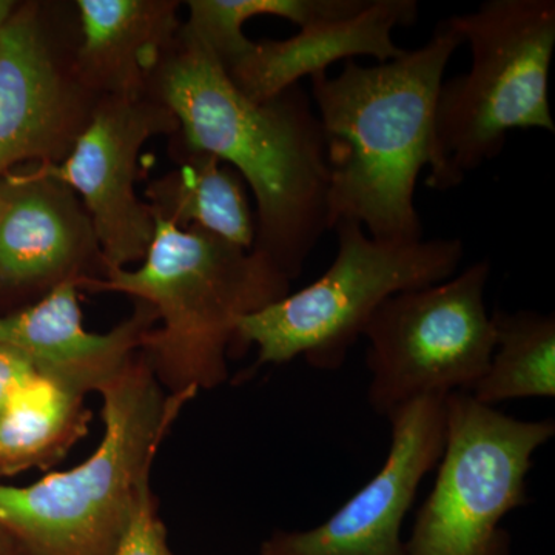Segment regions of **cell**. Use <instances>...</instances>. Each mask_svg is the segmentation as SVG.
Masks as SVG:
<instances>
[{
	"mask_svg": "<svg viewBox=\"0 0 555 555\" xmlns=\"http://www.w3.org/2000/svg\"><path fill=\"white\" fill-rule=\"evenodd\" d=\"M369 0H189L184 21L196 39L228 68L251 46L244 24L257 16L281 17L299 28L346 20L366 9Z\"/></svg>",
	"mask_w": 555,
	"mask_h": 555,
	"instance_id": "19",
	"label": "cell"
},
{
	"mask_svg": "<svg viewBox=\"0 0 555 555\" xmlns=\"http://www.w3.org/2000/svg\"><path fill=\"white\" fill-rule=\"evenodd\" d=\"M178 130L173 113L152 93L101 98L68 158L42 166L82 201L105 269H126L147 257L155 217L137 193L139 153L149 139Z\"/></svg>",
	"mask_w": 555,
	"mask_h": 555,
	"instance_id": "10",
	"label": "cell"
},
{
	"mask_svg": "<svg viewBox=\"0 0 555 555\" xmlns=\"http://www.w3.org/2000/svg\"><path fill=\"white\" fill-rule=\"evenodd\" d=\"M171 142L170 156L178 167L145 189L152 214L179 229L201 230L254 250L257 218L238 171L210 153L184 149L175 139Z\"/></svg>",
	"mask_w": 555,
	"mask_h": 555,
	"instance_id": "16",
	"label": "cell"
},
{
	"mask_svg": "<svg viewBox=\"0 0 555 555\" xmlns=\"http://www.w3.org/2000/svg\"><path fill=\"white\" fill-rule=\"evenodd\" d=\"M24 184L0 222V292L36 301L64 283L105 273L96 232L82 201L40 164H28Z\"/></svg>",
	"mask_w": 555,
	"mask_h": 555,
	"instance_id": "12",
	"label": "cell"
},
{
	"mask_svg": "<svg viewBox=\"0 0 555 555\" xmlns=\"http://www.w3.org/2000/svg\"><path fill=\"white\" fill-rule=\"evenodd\" d=\"M35 372V366L22 353L9 346L0 345V411L14 390Z\"/></svg>",
	"mask_w": 555,
	"mask_h": 555,
	"instance_id": "21",
	"label": "cell"
},
{
	"mask_svg": "<svg viewBox=\"0 0 555 555\" xmlns=\"http://www.w3.org/2000/svg\"><path fill=\"white\" fill-rule=\"evenodd\" d=\"M104 437L80 465L0 485V526L28 555H113L164 438L198 390H164L139 352L102 386Z\"/></svg>",
	"mask_w": 555,
	"mask_h": 555,
	"instance_id": "4",
	"label": "cell"
},
{
	"mask_svg": "<svg viewBox=\"0 0 555 555\" xmlns=\"http://www.w3.org/2000/svg\"><path fill=\"white\" fill-rule=\"evenodd\" d=\"M76 3L27 2L0 28V181L24 164L57 166L101 98L78 68Z\"/></svg>",
	"mask_w": 555,
	"mask_h": 555,
	"instance_id": "9",
	"label": "cell"
},
{
	"mask_svg": "<svg viewBox=\"0 0 555 555\" xmlns=\"http://www.w3.org/2000/svg\"><path fill=\"white\" fill-rule=\"evenodd\" d=\"M462 43L443 21L425 46L396 60H350L334 78L310 76L327 142L328 230L349 219L372 240H423L415 185L433 164L438 91Z\"/></svg>",
	"mask_w": 555,
	"mask_h": 555,
	"instance_id": "2",
	"label": "cell"
},
{
	"mask_svg": "<svg viewBox=\"0 0 555 555\" xmlns=\"http://www.w3.org/2000/svg\"><path fill=\"white\" fill-rule=\"evenodd\" d=\"M0 555H28L2 526H0Z\"/></svg>",
	"mask_w": 555,
	"mask_h": 555,
	"instance_id": "23",
	"label": "cell"
},
{
	"mask_svg": "<svg viewBox=\"0 0 555 555\" xmlns=\"http://www.w3.org/2000/svg\"><path fill=\"white\" fill-rule=\"evenodd\" d=\"M390 448L382 469L334 516L309 531H278L261 555H404L401 526L447 438V397H422L386 416Z\"/></svg>",
	"mask_w": 555,
	"mask_h": 555,
	"instance_id": "11",
	"label": "cell"
},
{
	"mask_svg": "<svg viewBox=\"0 0 555 555\" xmlns=\"http://www.w3.org/2000/svg\"><path fill=\"white\" fill-rule=\"evenodd\" d=\"M554 436L553 418L525 422L470 393H449L436 483L404 555H509L503 518L529 502L532 456Z\"/></svg>",
	"mask_w": 555,
	"mask_h": 555,
	"instance_id": "7",
	"label": "cell"
},
{
	"mask_svg": "<svg viewBox=\"0 0 555 555\" xmlns=\"http://www.w3.org/2000/svg\"><path fill=\"white\" fill-rule=\"evenodd\" d=\"M14 10H16V3L11 2V0H0V28L7 24Z\"/></svg>",
	"mask_w": 555,
	"mask_h": 555,
	"instance_id": "24",
	"label": "cell"
},
{
	"mask_svg": "<svg viewBox=\"0 0 555 555\" xmlns=\"http://www.w3.org/2000/svg\"><path fill=\"white\" fill-rule=\"evenodd\" d=\"M78 68L98 98H134L149 82L184 21L177 0H76Z\"/></svg>",
	"mask_w": 555,
	"mask_h": 555,
	"instance_id": "15",
	"label": "cell"
},
{
	"mask_svg": "<svg viewBox=\"0 0 555 555\" xmlns=\"http://www.w3.org/2000/svg\"><path fill=\"white\" fill-rule=\"evenodd\" d=\"M25 170H13L0 181V222L9 214L14 199L20 195L22 184H24Z\"/></svg>",
	"mask_w": 555,
	"mask_h": 555,
	"instance_id": "22",
	"label": "cell"
},
{
	"mask_svg": "<svg viewBox=\"0 0 555 555\" xmlns=\"http://www.w3.org/2000/svg\"><path fill=\"white\" fill-rule=\"evenodd\" d=\"M291 283L257 250L155 217V238L138 269H105L79 288L129 295L155 309L160 326L141 352L160 386L178 393L228 382L240 321L286 297Z\"/></svg>",
	"mask_w": 555,
	"mask_h": 555,
	"instance_id": "3",
	"label": "cell"
},
{
	"mask_svg": "<svg viewBox=\"0 0 555 555\" xmlns=\"http://www.w3.org/2000/svg\"><path fill=\"white\" fill-rule=\"evenodd\" d=\"M178 119L170 139L233 167L254 193L257 240L294 281L328 230L327 142L301 83L255 101L182 24L149 82Z\"/></svg>",
	"mask_w": 555,
	"mask_h": 555,
	"instance_id": "1",
	"label": "cell"
},
{
	"mask_svg": "<svg viewBox=\"0 0 555 555\" xmlns=\"http://www.w3.org/2000/svg\"><path fill=\"white\" fill-rule=\"evenodd\" d=\"M113 555H175L150 483L139 492L129 525Z\"/></svg>",
	"mask_w": 555,
	"mask_h": 555,
	"instance_id": "20",
	"label": "cell"
},
{
	"mask_svg": "<svg viewBox=\"0 0 555 555\" xmlns=\"http://www.w3.org/2000/svg\"><path fill=\"white\" fill-rule=\"evenodd\" d=\"M86 393L36 371L0 411V477L49 467L86 436Z\"/></svg>",
	"mask_w": 555,
	"mask_h": 555,
	"instance_id": "17",
	"label": "cell"
},
{
	"mask_svg": "<svg viewBox=\"0 0 555 555\" xmlns=\"http://www.w3.org/2000/svg\"><path fill=\"white\" fill-rule=\"evenodd\" d=\"M470 49V67L443 80L436 105V144L426 185L459 188L496 158L514 130L555 133L550 75L555 50L554 0H488L447 20Z\"/></svg>",
	"mask_w": 555,
	"mask_h": 555,
	"instance_id": "5",
	"label": "cell"
},
{
	"mask_svg": "<svg viewBox=\"0 0 555 555\" xmlns=\"http://www.w3.org/2000/svg\"><path fill=\"white\" fill-rule=\"evenodd\" d=\"M488 259L433 286L386 299L372 315L366 363L367 398L378 415L422 397L473 392L495 346L485 305Z\"/></svg>",
	"mask_w": 555,
	"mask_h": 555,
	"instance_id": "8",
	"label": "cell"
},
{
	"mask_svg": "<svg viewBox=\"0 0 555 555\" xmlns=\"http://www.w3.org/2000/svg\"><path fill=\"white\" fill-rule=\"evenodd\" d=\"M332 230L337 255L323 275L240 321L233 347H257L258 366L305 357L312 367L337 371L386 299L443 283L465 258L460 238L387 243L349 219Z\"/></svg>",
	"mask_w": 555,
	"mask_h": 555,
	"instance_id": "6",
	"label": "cell"
},
{
	"mask_svg": "<svg viewBox=\"0 0 555 555\" xmlns=\"http://www.w3.org/2000/svg\"><path fill=\"white\" fill-rule=\"evenodd\" d=\"M418 11L416 0H369L356 16L310 25L288 39L251 40L246 53L224 69L248 98L270 100L338 61L396 60L406 50L397 46L393 31L414 25Z\"/></svg>",
	"mask_w": 555,
	"mask_h": 555,
	"instance_id": "14",
	"label": "cell"
},
{
	"mask_svg": "<svg viewBox=\"0 0 555 555\" xmlns=\"http://www.w3.org/2000/svg\"><path fill=\"white\" fill-rule=\"evenodd\" d=\"M495 346L470 396L485 406L555 396V317L518 310L492 313Z\"/></svg>",
	"mask_w": 555,
	"mask_h": 555,
	"instance_id": "18",
	"label": "cell"
},
{
	"mask_svg": "<svg viewBox=\"0 0 555 555\" xmlns=\"http://www.w3.org/2000/svg\"><path fill=\"white\" fill-rule=\"evenodd\" d=\"M79 286L64 283L39 301L0 315V345L17 350L40 374L79 392H98L141 352L158 324L155 309L137 301L133 313L107 334L83 326Z\"/></svg>",
	"mask_w": 555,
	"mask_h": 555,
	"instance_id": "13",
	"label": "cell"
}]
</instances>
